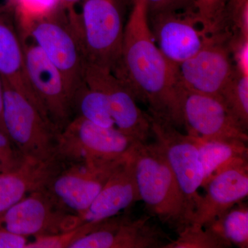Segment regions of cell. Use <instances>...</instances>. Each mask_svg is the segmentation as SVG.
<instances>
[{"label": "cell", "instance_id": "obj_1", "mask_svg": "<svg viewBox=\"0 0 248 248\" xmlns=\"http://www.w3.org/2000/svg\"><path fill=\"white\" fill-rule=\"evenodd\" d=\"M124 27L122 53L112 72L146 104L148 114L184 126L182 100L186 91L179 66L168 60L155 43L144 0H134Z\"/></svg>", "mask_w": 248, "mask_h": 248}, {"label": "cell", "instance_id": "obj_2", "mask_svg": "<svg viewBox=\"0 0 248 248\" xmlns=\"http://www.w3.org/2000/svg\"><path fill=\"white\" fill-rule=\"evenodd\" d=\"M132 158L140 202L148 215L179 234L192 217L162 150L156 141H138Z\"/></svg>", "mask_w": 248, "mask_h": 248}, {"label": "cell", "instance_id": "obj_3", "mask_svg": "<svg viewBox=\"0 0 248 248\" xmlns=\"http://www.w3.org/2000/svg\"><path fill=\"white\" fill-rule=\"evenodd\" d=\"M138 140L114 127L73 117L58 134L56 156L63 164H105L128 159Z\"/></svg>", "mask_w": 248, "mask_h": 248}, {"label": "cell", "instance_id": "obj_4", "mask_svg": "<svg viewBox=\"0 0 248 248\" xmlns=\"http://www.w3.org/2000/svg\"><path fill=\"white\" fill-rule=\"evenodd\" d=\"M121 0H83L78 34L86 62L115 69L122 53L124 26Z\"/></svg>", "mask_w": 248, "mask_h": 248}, {"label": "cell", "instance_id": "obj_5", "mask_svg": "<svg viewBox=\"0 0 248 248\" xmlns=\"http://www.w3.org/2000/svg\"><path fill=\"white\" fill-rule=\"evenodd\" d=\"M19 34L38 46L58 68L73 99L75 91L84 81L86 59L78 31L66 11L60 7Z\"/></svg>", "mask_w": 248, "mask_h": 248}, {"label": "cell", "instance_id": "obj_6", "mask_svg": "<svg viewBox=\"0 0 248 248\" xmlns=\"http://www.w3.org/2000/svg\"><path fill=\"white\" fill-rule=\"evenodd\" d=\"M2 83L3 123L8 136L25 158L46 161L55 156L60 133L22 94L6 80Z\"/></svg>", "mask_w": 248, "mask_h": 248}, {"label": "cell", "instance_id": "obj_7", "mask_svg": "<svg viewBox=\"0 0 248 248\" xmlns=\"http://www.w3.org/2000/svg\"><path fill=\"white\" fill-rule=\"evenodd\" d=\"M148 117L152 135L164 153L192 221L202 197L199 189L203 183V171L198 149L190 135L181 133L174 124L149 114Z\"/></svg>", "mask_w": 248, "mask_h": 248}, {"label": "cell", "instance_id": "obj_8", "mask_svg": "<svg viewBox=\"0 0 248 248\" xmlns=\"http://www.w3.org/2000/svg\"><path fill=\"white\" fill-rule=\"evenodd\" d=\"M128 159L105 164H63L44 190L62 211L80 216L89 208L114 171Z\"/></svg>", "mask_w": 248, "mask_h": 248}, {"label": "cell", "instance_id": "obj_9", "mask_svg": "<svg viewBox=\"0 0 248 248\" xmlns=\"http://www.w3.org/2000/svg\"><path fill=\"white\" fill-rule=\"evenodd\" d=\"M151 218L148 214L138 218L119 214L94 223L68 248H164L172 239Z\"/></svg>", "mask_w": 248, "mask_h": 248}, {"label": "cell", "instance_id": "obj_10", "mask_svg": "<svg viewBox=\"0 0 248 248\" xmlns=\"http://www.w3.org/2000/svg\"><path fill=\"white\" fill-rule=\"evenodd\" d=\"M231 37L224 31L209 36L198 53L179 65L186 89L220 98L236 71L230 48Z\"/></svg>", "mask_w": 248, "mask_h": 248}, {"label": "cell", "instance_id": "obj_11", "mask_svg": "<svg viewBox=\"0 0 248 248\" xmlns=\"http://www.w3.org/2000/svg\"><path fill=\"white\" fill-rule=\"evenodd\" d=\"M79 226V217L60 210L44 188L31 192L0 214V227L25 237L62 234Z\"/></svg>", "mask_w": 248, "mask_h": 248}, {"label": "cell", "instance_id": "obj_12", "mask_svg": "<svg viewBox=\"0 0 248 248\" xmlns=\"http://www.w3.org/2000/svg\"><path fill=\"white\" fill-rule=\"evenodd\" d=\"M21 40L31 86L48 120L60 133L73 119L71 93L61 73L40 47L32 41L28 42L22 37Z\"/></svg>", "mask_w": 248, "mask_h": 248}, {"label": "cell", "instance_id": "obj_13", "mask_svg": "<svg viewBox=\"0 0 248 248\" xmlns=\"http://www.w3.org/2000/svg\"><path fill=\"white\" fill-rule=\"evenodd\" d=\"M84 79L106 96L119 130L138 141H148L152 135L148 114L140 108L133 94L112 72L86 62Z\"/></svg>", "mask_w": 248, "mask_h": 248}, {"label": "cell", "instance_id": "obj_14", "mask_svg": "<svg viewBox=\"0 0 248 248\" xmlns=\"http://www.w3.org/2000/svg\"><path fill=\"white\" fill-rule=\"evenodd\" d=\"M182 109L184 126L191 137L248 141L247 130L219 97L186 89Z\"/></svg>", "mask_w": 248, "mask_h": 248}, {"label": "cell", "instance_id": "obj_15", "mask_svg": "<svg viewBox=\"0 0 248 248\" xmlns=\"http://www.w3.org/2000/svg\"><path fill=\"white\" fill-rule=\"evenodd\" d=\"M148 21L158 48L179 66L198 53L210 36L200 28L192 11L162 13L148 17Z\"/></svg>", "mask_w": 248, "mask_h": 248}, {"label": "cell", "instance_id": "obj_16", "mask_svg": "<svg viewBox=\"0 0 248 248\" xmlns=\"http://www.w3.org/2000/svg\"><path fill=\"white\" fill-rule=\"evenodd\" d=\"M203 187L205 194L191 223L204 227L248 197V157L235 159L222 168Z\"/></svg>", "mask_w": 248, "mask_h": 248}, {"label": "cell", "instance_id": "obj_17", "mask_svg": "<svg viewBox=\"0 0 248 248\" xmlns=\"http://www.w3.org/2000/svg\"><path fill=\"white\" fill-rule=\"evenodd\" d=\"M0 76L50 122L28 77L22 40L13 9L0 10Z\"/></svg>", "mask_w": 248, "mask_h": 248}, {"label": "cell", "instance_id": "obj_18", "mask_svg": "<svg viewBox=\"0 0 248 248\" xmlns=\"http://www.w3.org/2000/svg\"><path fill=\"white\" fill-rule=\"evenodd\" d=\"M138 202H140V197L131 154L114 171L89 208L78 216L80 226L97 223L115 216Z\"/></svg>", "mask_w": 248, "mask_h": 248}, {"label": "cell", "instance_id": "obj_19", "mask_svg": "<svg viewBox=\"0 0 248 248\" xmlns=\"http://www.w3.org/2000/svg\"><path fill=\"white\" fill-rule=\"evenodd\" d=\"M62 166L56 155L46 161L27 158L20 169L0 174V214L31 192L44 188Z\"/></svg>", "mask_w": 248, "mask_h": 248}, {"label": "cell", "instance_id": "obj_20", "mask_svg": "<svg viewBox=\"0 0 248 248\" xmlns=\"http://www.w3.org/2000/svg\"><path fill=\"white\" fill-rule=\"evenodd\" d=\"M191 138L195 141L200 155L203 171L202 187L215 173L232 161L239 158L248 157V142L242 140Z\"/></svg>", "mask_w": 248, "mask_h": 248}, {"label": "cell", "instance_id": "obj_21", "mask_svg": "<svg viewBox=\"0 0 248 248\" xmlns=\"http://www.w3.org/2000/svg\"><path fill=\"white\" fill-rule=\"evenodd\" d=\"M72 108L73 117H81L106 128L115 125L106 96L89 86L84 79L73 94Z\"/></svg>", "mask_w": 248, "mask_h": 248}, {"label": "cell", "instance_id": "obj_22", "mask_svg": "<svg viewBox=\"0 0 248 248\" xmlns=\"http://www.w3.org/2000/svg\"><path fill=\"white\" fill-rule=\"evenodd\" d=\"M208 226L232 246L248 248V208L239 202Z\"/></svg>", "mask_w": 248, "mask_h": 248}, {"label": "cell", "instance_id": "obj_23", "mask_svg": "<svg viewBox=\"0 0 248 248\" xmlns=\"http://www.w3.org/2000/svg\"><path fill=\"white\" fill-rule=\"evenodd\" d=\"M220 99L232 115L248 131V76L235 71L234 76L222 91Z\"/></svg>", "mask_w": 248, "mask_h": 248}, {"label": "cell", "instance_id": "obj_24", "mask_svg": "<svg viewBox=\"0 0 248 248\" xmlns=\"http://www.w3.org/2000/svg\"><path fill=\"white\" fill-rule=\"evenodd\" d=\"M232 246L208 226L191 223L164 248H226Z\"/></svg>", "mask_w": 248, "mask_h": 248}, {"label": "cell", "instance_id": "obj_25", "mask_svg": "<svg viewBox=\"0 0 248 248\" xmlns=\"http://www.w3.org/2000/svg\"><path fill=\"white\" fill-rule=\"evenodd\" d=\"M18 30L24 32L32 23L53 14L60 8L58 0H11Z\"/></svg>", "mask_w": 248, "mask_h": 248}, {"label": "cell", "instance_id": "obj_26", "mask_svg": "<svg viewBox=\"0 0 248 248\" xmlns=\"http://www.w3.org/2000/svg\"><path fill=\"white\" fill-rule=\"evenodd\" d=\"M227 1L192 0V11L207 35H213L223 31V16Z\"/></svg>", "mask_w": 248, "mask_h": 248}, {"label": "cell", "instance_id": "obj_27", "mask_svg": "<svg viewBox=\"0 0 248 248\" xmlns=\"http://www.w3.org/2000/svg\"><path fill=\"white\" fill-rule=\"evenodd\" d=\"M231 29L232 36L248 38V0H228L223 16V31Z\"/></svg>", "mask_w": 248, "mask_h": 248}, {"label": "cell", "instance_id": "obj_28", "mask_svg": "<svg viewBox=\"0 0 248 248\" xmlns=\"http://www.w3.org/2000/svg\"><path fill=\"white\" fill-rule=\"evenodd\" d=\"M93 226V223H84L73 231L62 234L35 238V241L28 242L25 248H68L72 242L87 234Z\"/></svg>", "mask_w": 248, "mask_h": 248}, {"label": "cell", "instance_id": "obj_29", "mask_svg": "<svg viewBox=\"0 0 248 248\" xmlns=\"http://www.w3.org/2000/svg\"><path fill=\"white\" fill-rule=\"evenodd\" d=\"M26 159L7 134L0 130V165L4 173L20 169Z\"/></svg>", "mask_w": 248, "mask_h": 248}, {"label": "cell", "instance_id": "obj_30", "mask_svg": "<svg viewBox=\"0 0 248 248\" xmlns=\"http://www.w3.org/2000/svg\"><path fill=\"white\" fill-rule=\"evenodd\" d=\"M148 17L166 12L192 11V0H144Z\"/></svg>", "mask_w": 248, "mask_h": 248}, {"label": "cell", "instance_id": "obj_31", "mask_svg": "<svg viewBox=\"0 0 248 248\" xmlns=\"http://www.w3.org/2000/svg\"><path fill=\"white\" fill-rule=\"evenodd\" d=\"M27 244V237L0 227V248H25Z\"/></svg>", "mask_w": 248, "mask_h": 248}, {"label": "cell", "instance_id": "obj_32", "mask_svg": "<svg viewBox=\"0 0 248 248\" xmlns=\"http://www.w3.org/2000/svg\"><path fill=\"white\" fill-rule=\"evenodd\" d=\"M83 0H58L60 7L66 11L68 16H74L77 14L76 6L79 2H82Z\"/></svg>", "mask_w": 248, "mask_h": 248}, {"label": "cell", "instance_id": "obj_33", "mask_svg": "<svg viewBox=\"0 0 248 248\" xmlns=\"http://www.w3.org/2000/svg\"><path fill=\"white\" fill-rule=\"evenodd\" d=\"M2 110H3V83L1 77L0 76V130L4 131L6 134V130H5L4 123H3L2 118Z\"/></svg>", "mask_w": 248, "mask_h": 248}, {"label": "cell", "instance_id": "obj_34", "mask_svg": "<svg viewBox=\"0 0 248 248\" xmlns=\"http://www.w3.org/2000/svg\"><path fill=\"white\" fill-rule=\"evenodd\" d=\"M11 4H12V2H11ZM9 9V8L3 7V6H1V4H0V10H1V9Z\"/></svg>", "mask_w": 248, "mask_h": 248}, {"label": "cell", "instance_id": "obj_35", "mask_svg": "<svg viewBox=\"0 0 248 248\" xmlns=\"http://www.w3.org/2000/svg\"><path fill=\"white\" fill-rule=\"evenodd\" d=\"M127 1H131L132 3H133L134 0H127Z\"/></svg>", "mask_w": 248, "mask_h": 248}]
</instances>
